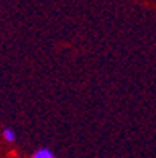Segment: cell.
<instances>
[{
  "mask_svg": "<svg viewBox=\"0 0 156 158\" xmlns=\"http://www.w3.org/2000/svg\"><path fill=\"white\" fill-rule=\"evenodd\" d=\"M33 158H55V156H53V153H52L50 150H47V149H41V150H38V152L34 153Z\"/></svg>",
  "mask_w": 156,
  "mask_h": 158,
  "instance_id": "obj_1",
  "label": "cell"
},
{
  "mask_svg": "<svg viewBox=\"0 0 156 158\" xmlns=\"http://www.w3.org/2000/svg\"><path fill=\"white\" fill-rule=\"evenodd\" d=\"M5 138H6L8 141H14V133H13V130H10V128L5 130Z\"/></svg>",
  "mask_w": 156,
  "mask_h": 158,
  "instance_id": "obj_2",
  "label": "cell"
}]
</instances>
